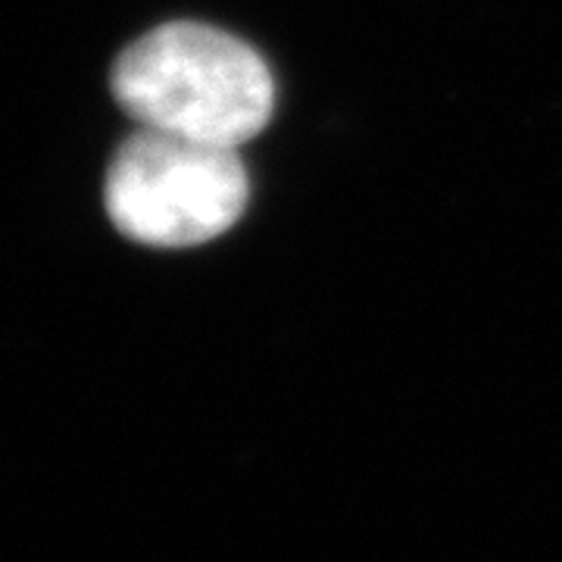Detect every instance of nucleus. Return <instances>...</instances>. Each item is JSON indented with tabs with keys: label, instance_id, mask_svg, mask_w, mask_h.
Returning a JSON list of instances; mask_svg holds the SVG:
<instances>
[{
	"label": "nucleus",
	"instance_id": "nucleus-1",
	"mask_svg": "<svg viewBox=\"0 0 562 562\" xmlns=\"http://www.w3.org/2000/svg\"><path fill=\"white\" fill-rule=\"evenodd\" d=\"M110 88L140 128L241 147L272 122L269 63L232 32L166 22L122 50Z\"/></svg>",
	"mask_w": 562,
	"mask_h": 562
},
{
	"label": "nucleus",
	"instance_id": "nucleus-2",
	"mask_svg": "<svg viewBox=\"0 0 562 562\" xmlns=\"http://www.w3.org/2000/svg\"><path fill=\"white\" fill-rule=\"evenodd\" d=\"M238 150L140 128L106 166V216L128 241L160 250L216 241L250 203V176Z\"/></svg>",
	"mask_w": 562,
	"mask_h": 562
}]
</instances>
